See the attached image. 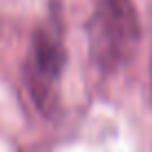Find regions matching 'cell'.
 <instances>
[{
    "instance_id": "7a4b0ae2",
    "label": "cell",
    "mask_w": 152,
    "mask_h": 152,
    "mask_svg": "<svg viewBox=\"0 0 152 152\" xmlns=\"http://www.w3.org/2000/svg\"><path fill=\"white\" fill-rule=\"evenodd\" d=\"M65 67V45L58 25H40L31 36L27 61V81L43 112L54 105V81Z\"/></svg>"
},
{
    "instance_id": "6da1fadb",
    "label": "cell",
    "mask_w": 152,
    "mask_h": 152,
    "mask_svg": "<svg viewBox=\"0 0 152 152\" xmlns=\"http://www.w3.org/2000/svg\"><path fill=\"white\" fill-rule=\"evenodd\" d=\"M141 23L132 0H94L90 18V52L101 69H116L134 54Z\"/></svg>"
}]
</instances>
